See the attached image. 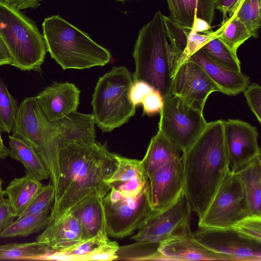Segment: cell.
<instances>
[{
	"mask_svg": "<svg viewBox=\"0 0 261 261\" xmlns=\"http://www.w3.org/2000/svg\"><path fill=\"white\" fill-rule=\"evenodd\" d=\"M117 165L116 154L96 141L71 140L62 144L55 172L50 180L55 189V199L49 222L68 214L92 194L107 193L110 186L107 181Z\"/></svg>",
	"mask_w": 261,
	"mask_h": 261,
	"instance_id": "cell-1",
	"label": "cell"
},
{
	"mask_svg": "<svg viewBox=\"0 0 261 261\" xmlns=\"http://www.w3.org/2000/svg\"><path fill=\"white\" fill-rule=\"evenodd\" d=\"M223 121L207 124L190 147L182 153L185 196L192 212L202 218L230 170Z\"/></svg>",
	"mask_w": 261,
	"mask_h": 261,
	"instance_id": "cell-2",
	"label": "cell"
},
{
	"mask_svg": "<svg viewBox=\"0 0 261 261\" xmlns=\"http://www.w3.org/2000/svg\"><path fill=\"white\" fill-rule=\"evenodd\" d=\"M12 132V136L22 139L37 151L44 162L49 179L55 172L60 146L82 134L80 124L73 113L50 122L35 97H27L18 105Z\"/></svg>",
	"mask_w": 261,
	"mask_h": 261,
	"instance_id": "cell-3",
	"label": "cell"
},
{
	"mask_svg": "<svg viewBox=\"0 0 261 261\" xmlns=\"http://www.w3.org/2000/svg\"><path fill=\"white\" fill-rule=\"evenodd\" d=\"M42 25L46 50L64 70L102 66L111 60L108 49L59 15L45 18Z\"/></svg>",
	"mask_w": 261,
	"mask_h": 261,
	"instance_id": "cell-4",
	"label": "cell"
},
{
	"mask_svg": "<svg viewBox=\"0 0 261 261\" xmlns=\"http://www.w3.org/2000/svg\"><path fill=\"white\" fill-rule=\"evenodd\" d=\"M133 57V81H142L163 97L170 94L172 54L168 42L164 15L159 10L140 30Z\"/></svg>",
	"mask_w": 261,
	"mask_h": 261,
	"instance_id": "cell-5",
	"label": "cell"
},
{
	"mask_svg": "<svg viewBox=\"0 0 261 261\" xmlns=\"http://www.w3.org/2000/svg\"><path fill=\"white\" fill-rule=\"evenodd\" d=\"M0 38L12 59L11 65L24 71H40L46 47L35 23L0 1Z\"/></svg>",
	"mask_w": 261,
	"mask_h": 261,
	"instance_id": "cell-6",
	"label": "cell"
},
{
	"mask_svg": "<svg viewBox=\"0 0 261 261\" xmlns=\"http://www.w3.org/2000/svg\"><path fill=\"white\" fill-rule=\"evenodd\" d=\"M133 75L124 66L114 67L100 77L95 86L91 105L95 123L110 132L127 122L136 112L129 94Z\"/></svg>",
	"mask_w": 261,
	"mask_h": 261,
	"instance_id": "cell-7",
	"label": "cell"
},
{
	"mask_svg": "<svg viewBox=\"0 0 261 261\" xmlns=\"http://www.w3.org/2000/svg\"><path fill=\"white\" fill-rule=\"evenodd\" d=\"M147 183L135 197H125L110 186L103 198L109 236L117 239L128 236L138 230L150 216L153 211L148 200Z\"/></svg>",
	"mask_w": 261,
	"mask_h": 261,
	"instance_id": "cell-8",
	"label": "cell"
},
{
	"mask_svg": "<svg viewBox=\"0 0 261 261\" xmlns=\"http://www.w3.org/2000/svg\"><path fill=\"white\" fill-rule=\"evenodd\" d=\"M163 97L159 130L183 152L200 135L207 122L203 112L180 97L173 95Z\"/></svg>",
	"mask_w": 261,
	"mask_h": 261,
	"instance_id": "cell-9",
	"label": "cell"
},
{
	"mask_svg": "<svg viewBox=\"0 0 261 261\" xmlns=\"http://www.w3.org/2000/svg\"><path fill=\"white\" fill-rule=\"evenodd\" d=\"M251 216L241 182L230 170L198 224L206 228L233 227Z\"/></svg>",
	"mask_w": 261,
	"mask_h": 261,
	"instance_id": "cell-10",
	"label": "cell"
},
{
	"mask_svg": "<svg viewBox=\"0 0 261 261\" xmlns=\"http://www.w3.org/2000/svg\"><path fill=\"white\" fill-rule=\"evenodd\" d=\"M193 234L202 245L233 261L261 260V242L244 236L233 227H198Z\"/></svg>",
	"mask_w": 261,
	"mask_h": 261,
	"instance_id": "cell-11",
	"label": "cell"
},
{
	"mask_svg": "<svg viewBox=\"0 0 261 261\" xmlns=\"http://www.w3.org/2000/svg\"><path fill=\"white\" fill-rule=\"evenodd\" d=\"M189 218L175 228L159 244L161 260H231L225 254L212 250L200 243L190 227Z\"/></svg>",
	"mask_w": 261,
	"mask_h": 261,
	"instance_id": "cell-12",
	"label": "cell"
},
{
	"mask_svg": "<svg viewBox=\"0 0 261 261\" xmlns=\"http://www.w3.org/2000/svg\"><path fill=\"white\" fill-rule=\"evenodd\" d=\"M220 90L205 71L190 59L184 62L172 75L170 94L178 96L203 112L209 95Z\"/></svg>",
	"mask_w": 261,
	"mask_h": 261,
	"instance_id": "cell-13",
	"label": "cell"
},
{
	"mask_svg": "<svg viewBox=\"0 0 261 261\" xmlns=\"http://www.w3.org/2000/svg\"><path fill=\"white\" fill-rule=\"evenodd\" d=\"M223 133L231 171L236 172L261 155L257 128L250 123L239 119L224 120Z\"/></svg>",
	"mask_w": 261,
	"mask_h": 261,
	"instance_id": "cell-14",
	"label": "cell"
},
{
	"mask_svg": "<svg viewBox=\"0 0 261 261\" xmlns=\"http://www.w3.org/2000/svg\"><path fill=\"white\" fill-rule=\"evenodd\" d=\"M184 172L182 156L157 170L148 179L147 192L153 211L172 205L184 192Z\"/></svg>",
	"mask_w": 261,
	"mask_h": 261,
	"instance_id": "cell-15",
	"label": "cell"
},
{
	"mask_svg": "<svg viewBox=\"0 0 261 261\" xmlns=\"http://www.w3.org/2000/svg\"><path fill=\"white\" fill-rule=\"evenodd\" d=\"M191 212L183 192L168 207L159 212L153 211L146 222L131 239L136 241L159 244L178 225L191 218Z\"/></svg>",
	"mask_w": 261,
	"mask_h": 261,
	"instance_id": "cell-16",
	"label": "cell"
},
{
	"mask_svg": "<svg viewBox=\"0 0 261 261\" xmlns=\"http://www.w3.org/2000/svg\"><path fill=\"white\" fill-rule=\"evenodd\" d=\"M80 91L73 84L55 83L36 96V101L50 122L61 120L76 111Z\"/></svg>",
	"mask_w": 261,
	"mask_h": 261,
	"instance_id": "cell-17",
	"label": "cell"
},
{
	"mask_svg": "<svg viewBox=\"0 0 261 261\" xmlns=\"http://www.w3.org/2000/svg\"><path fill=\"white\" fill-rule=\"evenodd\" d=\"M85 240L80 223L71 213L49 222L36 238L55 252L68 250Z\"/></svg>",
	"mask_w": 261,
	"mask_h": 261,
	"instance_id": "cell-18",
	"label": "cell"
},
{
	"mask_svg": "<svg viewBox=\"0 0 261 261\" xmlns=\"http://www.w3.org/2000/svg\"><path fill=\"white\" fill-rule=\"evenodd\" d=\"M205 71L220 90L227 95L243 92L249 85V77L241 71L231 70L211 59L201 48L189 58Z\"/></svg>",
	"mask_w": 261,
	"mask_h": 261,
	"instance_id": "cell-19",
	"label": "cell"
},
{
	"mask_svg": "<svg viewBox=\"0 0 261 261\" xmlns=\"http://www.w3.org/2000/svg\"><path fill=\"white\" fill-rule=\"evenodd\" d=\"M107 193L96 192L86 197L71 211L77 219L86 240L107 231L103 204Z\"/></svg>",
	"mask_w": 261,
	"mask_h": 261,
	"instance_id": "cell-20",
	"label": "cell"
},
{
	"mask_svg": "<svg viewBox=\"0 0 261 261\" xmlns=\"http://www.w3.org/2000/svg\"><path fill=\"white\" fill-rule=\"evenodd\" d=\"M215 0H167L169 17L177 25L192 29L196 18L210 25L213 21Z\"/></svg>",
	"mask_w": 261,
	"mask_h": 261,
	"instance_id": "cell-21",
	"label": "cell"
},
{
	"mask_svg": "<svg viewBox=\"0 0 261 261\" xmlns=\"http://www.w3.org/2000/svg\"><path fill=\"white\" fill-rule=\"evenodd\" d=\"M182 151L158 130L150 141L146 152L141 161L148 179L160 168L179 159Z\"/></svg>",
	"mask_w": 261,
	"mask_h": 261,
	"instance_id": "cell-22",
	"label": "cell"
},
{
	"mask_svg": "<svg viewBox=\"0 0 261 261\" xmlns=\"http://www.w3.org/2000/svg\"><path fill=\"white\" fill-rule=\"evenodd\" d=\"M234 173L241 182L251 215L261 217V155Z\"/></svg>",
	"mask_w": 261,
	"mask_h": 261,
	"instance_id": "cell-23",
	"label": "cell"
},
{
	"mask_svg": "<svg viewBox=\"0 0 261 261\" xmlns=\"http://www.w3.org/2000/svg\"><path fill=\"white\" fill-rule=\"evenodd\" d=\"M9 156L19 162L25 168V175L42 181L48 179L46 168L37 151L22 139L9 136Z\"/></svg>",
	"mask_w": 261,
	"mask_h": 261,
	"instance_id": "cell-24",
	"label": "cell"
},
{
	"mask_svg": "<svg viewBox=\"0 0 261 261\" xmlns=\"http://www.w3.org/2000/svg\"><path fill=\"white\" fill-rule=\"evenodd\" d=\"M43 185L41 181L25 175L14 178L4 190L13 212L18 217Z\"/></svg>",
	"mask_w": 261,
	"mask_h": 261,
	"instance_id": "cell-25",
	"label": "cell"
},
{
	"mask_svg": "<svg viewBox=\"0 0 261 261\" xmlns=\"http://www.w3.org/2000/svg\"><path fill=\"white\" fill-rule=\"evenodd\" d=\"M55 252L37 241L25 243H11L0 245V260H43Z\"/></svg>",
	"mask_w": 261,
	"mask_h": 261,
	"instance_id": "cell-26",
	"label": "cell"
},
{
	"mask_svg": "<svg viewBox=\"0 0 261 261\" xmlns=\"http://www.w3.org/2000/svg\"><path fill=\"white\" fill-rule=\"evenodd\" d=\"M50 214L29 215L17 218L0 232V238L27 237L43 230L48 224Z\"/></svg>",
	"mask_w": 261,
	"mask_h": 261,
	"instance_id": "cell-27",
	"label": "cell"
},
{
	"mask_svg": "<svg viewBox=\"0 0 261 261\" xmlns=\"http://www.w3.org/2000/svg\"><path fill=\"white\" fill-rule=\"evenodd\" d=\"M215 33L216 36L236 52L247 39L253 37L249 29L234 15L223 21L220 28Z\"/></svg>",
	"mask_w": 261,
	"mask_h": 261,
	"instance_id": "cell-28",
	"label": "cell"
},
{
	"mask_svg": "<svg viewBox=\"0 0 261 261\" xmlns=\"http://www.w3.org/2000/svg\"><path fill=\"white\" fill-rule=\"evenodd\" d=\"M201 48L215 62L233 71H241L237 52L232 50L219 37L215 35Z\"/></svg>",
	"mask_w": 261,
	"mask_h": 261,
	"instance_id": "cell-29",
	"label": "cell"
},
{
	"mask_svg": "<svg viewBox=\"0 0 261 261\" xmlns=\"http://www.w3.org/2000/svg\"><path fill=\"white\" fill-rule=\"evenodd\" d=\"M261 0H239L228 17L234 15L252 32L253 37H258L261 24Z\"/></svg>",
	"mask_w": 261,
	"mask_h": 261,
	"instance_id": "cell-30",
	"label": "cell"
},
{
	"mask_svg": "<svg viewBox=\"0 0 261 261\" xmlns=\"http://www.w3.org/2000/svg\"><path fill=\"white\" fill-rule=\"evenodd\" d=\"M18 105L10 93L0 76V130L7 133L12 132L15 121Z\"/></svg>",
	"mask_w": 261,
	"mask_h": 261,
	"instance_id": "cell-31",
	"label": "cell"
},
{
	"mask_svg": "<svg viewBox=\"0 0 261 261\" xmlns=\"http://www.w3.org/2000/svg\"><path fill=\"white\" fill-rule=\"evenodd\" d=\"M117 165L112 176L107 181L109 185L116 182H123L137 178H147L141 162L116 154Z\"/></svg>",
	"mask_w": 261,
	"mask_h": 261,
	"instance_id": "cell-32",
	"label": "cell"
},
{
	"mask_svg": "<svg viewBox=\"0 0 261 261\" xmlns=\"http://www.w3.org/2000/svg\"><path fill=\"white\" fill-rule=\"evenodd\" d=\"M55 199V189L51 182L43 185L24 212L17 218L29 215L50 213Z\"/></svg>",
	"mask_w": 261,
	"mask_h": 261,
	"instance_id": "cell-33",
	"label": "cell"
},
{
	"mask_svg": "<svg viewBox=\"0 0 261 261\" xmlns=\"http://www.w3.org/2000/svg\"><path fill=\"white\" fill-rule=\"evenodd\" d=\"M233 227L244 236L261 242V217L249 216Z\"/></svg>",
	"mask_w": 261,
	"mask_h": 261,
	"instance_id": "cell-34",
	"label": "cell"
},
{
	"mask_svg": "<svg viewBox=\"0 0 261 261\" xmlns=\"http://www.w3.org/2000/svg\"><path fill=\"white\" fill-rule=\"evenodd\" d=\"M247 103L259 123H261V87L256 83L249 85L243 91Z\"/></svg>",
	"mask_w": 261,
	"mask_h": 261,
	"instance_id": "cell-35",
	"label": "cell"
},
{
	"mask_svg": "<svg viewBox=\"0 0 261 261\" xmlns=\"http://www.w3.org/2000/svg\"><path fill=\"white\" fill-rule=\"evenodd\" d=\"M148 181L146 178H137L123 182L110 185L125 197H135L143 190Z\"/></svg>",
	"mask_w": 261,
	"mask_h": 261,
	"instance_id": "cell-36",
	"label": "cell"
},
{
	"mask_svg": "<svg viewBox=\"0 0 261 261\" xmlns=\"http://www.w3.org/2000/svg\"><path fill=\"white\" fill-rule=\"evenodd\" d=\"M141 104L143 114L150 116L160 112L163 106V97L158 91L154 89L144 97Z\"/></svg>",
	"mask_w": 261,
	"mask_h": 261,
	"instance_id": "cell-37",
	"label": "cell"
},
{
	"mask_svg": "<svg viewBox=\"0 0 261 261\" xmlns=\"http://www.w3.org/2000/svg\"><path fill=\"white\" fill-rule=\"evenodd\" d=\"M154 89L142 81H133L129 91V99L136 107L141 103L144 97Z\"/></svg>",
	"mask_w": 261,
	"mask_h": 261,
	"instance_id": "cell-38",
	"label": "cell"
},
{
	"mask_svg": "<svg viewBox=\"0 0 261 261\" xmlns=\"http://www.w3.org/2000/svg\"><path fill=\"white\" fill-rule=\"evenodd\" d=\"M16 217L8 198L0 201V232L4 230Z\"/></svg>",
	"mask_w": 261,
	"mask_h": 261,
	"instance_id": "cell-39",
	"label": "cell"
},
{
	"mask_svg": "<svg viewBox=\"0 0 261 261\" xmlns=\"http://www.w3.org/2000/svg\"><path fill=\"white\" fill-rule=\"evenodd\" d=\"M13 8L20 11L28 8H36L40 5V0H0Z\"/></svg>",
	"mask_w": 261,
	"mask_h": 261,
	"instance_id": "cell-40",
	"label": "cell"
},
{
	"mask_svg": "<svg viewBox=\"0 0 261 261\" xmlns=\"http://www.w3.org/2000/svg\"><path fill=\"white\" fill-rule=\"evenodd\" d=\"M239 0H215V9L223 14V21L227 18V15L231 12Z\"/></svg>",
	"mask_w": 261,
	"mask_h": 261,
	"instance_id": "cell-41",
	"label": "cell"
},
{
	"mask_svg": "<svg viewBox=\"0 0 261 261\" xmlns=\"http://www.w3.org/2000/svg\"><path fill=\"white\" fill-rule=\"evenodd\" d=\"M191 30L199 34H210L213 32L211 25L208 22L199 18L195 19Z\"/></svg>",
	"mask_w": 261,
	"mask_h": 261,
	"instance_id": "cell-42",
	"label": "cell"
},
{
	"mask_svg": "<svg viewBox=\"0 0 261 261\" xmlns=\"http://www.w3.org/2000/svg\"><path fill=\"white\" fill-rule=\"evenodd\" d=\"M12 59L5 44L0 38V66L11 65Z\"/></svg>",
	"mask_w": 261,
	"mask_h": 261,
	"instance_id": "cell-43",
	"label": "cell"
},
{
	"mask_svg": "<svg viewBox=\"0 0 261 261\" xmlns=\"http://www.w3.org/2000/svg\"><path fill=\"white\" fill-rule=\"evenodd\" d=\"M10 155V149L6 146L0 147V159L4 160Z\"/></svg>",
	"mask_w": 261,
	"mask_h": 261,
	"instance_id": "cell-44",
	"label": "cell"
},
{
	"mask_svg": "<svg viewBox=\"0 0 261 261\" xmlns=\"http://www.w3.org/2000/svg\"><path fill=\"white\" fill-rule=\"evenodd\" d=\"M3 179L1 178H0V201L2 200L3 198H4V196H5L4 190L3 189Z\"/></svg>",
	"mask_w": 261,
	"mask_h": 261,
	"instance_id": "cell-45",
	"label": "cell"
},
{
	"mask_svg": "<svg viewBox=\"0 0 261 261\" xmlns=\"http://www.w3.org/2000/svg\"><path fill=\"white\" fill-rule=\"evenodd\" d=\"M4 146V144L3 143V141L2 140L1 134V130H0V147H2Z\"/></svg>",
	"mask_w": 261,
	"mask_h": 261,
	"instance_id": "cell-46",
	"label": "cell"
}]
</instances>
